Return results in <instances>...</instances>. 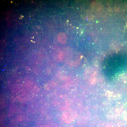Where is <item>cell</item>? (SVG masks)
I'll list each match as a JSON object with an SVG mask.
<instances>
[{"mask_svg": "<svg viewBox=\"0 0 127 127\" xmlns=\"http://www.w3.org/2000/svg\"><path fill=\"white\" fill-rule=\"evenodd\" d=\"M70 112H66L63 115V118L65 121L67 122H70L72 121L74 118L73 117L72 114L70 113Z\"/></svg>", "mask_w": 127, "mask_h": 127, "instance_id": "cell-2", "label": "cell"}, {"mask_svg": "<svg viewBox=\"0 0 127 127\" xmlns=\"http://www.w3.org/2000/svg\"><path fill=\"white\" fill-rule=\"evenodd\" d=\"M57 39L58 42L61 44H65L67 40V37L66 34L63 32H60L57 35Z\"/></svg>", "mask_w": 127, "mask_h": 127, "instance_id": "cell-1", "label": "cell"}]
</instances>
